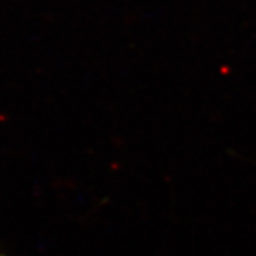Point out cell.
Here are the masks:
<instances>
[{"instance_id": "1", "label": "cell", "mask_w": 256, "mask_h": 256, "mask_svg": "<svg viewBox=\"0 0 256 256\" xmlns=\"http://www.w3.org/2000/svg\"><path fill=\"white\" fill-rule=\"evenodd\" d=\"M0 256H6V254H3V252L0 250Z\"/></svg>"}]
</instances>
